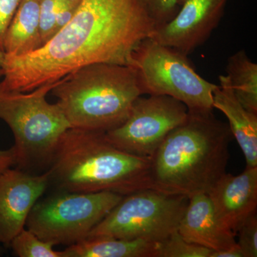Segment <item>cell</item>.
<instances>
[{"label":"cell","instance_id":"obj_4","mask_svg":"<svg viewBox=\"0 0 257 257\" xmlns=\"http://www.w3.org/2000/svg\"><path fill=\"white\" fill-rule=\"evenodd\" d=\"M72 128L106 133L122 124L142 96L128 65L95 63L66 76L51 90Z\"/></svg>","mask_w":257,"mask_h":257},{"label":"cell","instance_id":"obj_24","mask_svg":"<svg viewBox=\"0 0 257 257\" xmlns=\"http://www.w3.org/2000/svg\"><path fill=\"white\" fill-rule=\"evenodd\" d=\"M16 153L14 147L8 150H0V175L16 165Z\"/></svg>","mask_w":257,"mask_h":257},{"label":"cell","instance_id":"obj_9","mask_svg":"<svg viewBox=\"0 0 257 257\" xmlns=\"http://www.w3.org/2000/svg\"><path fill=\"white\" fill-rule=\"evenodd\" d=\"M188 116V108L165 95L139 96L126 120L105 133L108 141L126 153L151 159L162 142Z\"/></svg>","mask_w":257,"mask_h":257},{"label":"cell","instance_id":"obj_1","mask_svg":"<svg viewBox=\"0 0 257 257\" xmlns=\"http://www.w3.org/2000/svg\"><path fill=\"white\" fill-rule=\"evenodd\" d=\"M156 27L143 0H81L73 18L28 55H5L0 92H28L95 63L127 65Z\"/></svg>","mask_w":257,"mask_h":257},{"label":"cell","instance_id":"obj_5","mask_svg":"<svg viewBox=\"0 0 257 257\" xmlns=\"http://www.w3.org/2000/svg\"><path fill=\"white\" fill-rule=\"evenodd\" d=\"M58 82L28 92H0V119L14 135L19 169L48 170L62 135L72 128L59 104L46 99Z\"/></svg>","mask_w":257,"mask_h":257},{"label":"cell","instance_id":"obj_16","mask_svg":"<svg viewBox=\"0 0 257 257\" xmlns=\"http://www.w3.org/2000/svg\"><path fill=\"white\" fill-rule=\"evenodd\" d=\"M159 242L114 238L87 239L64 250L66 257H157Z\"/></svg>","mask_w":257,"mask_h":257},{"label":"cell","instance_id":"obj_18","mask_svg":"<svg viewBox=\"0 0 257 257\" xmlns=\"http://www.w3.org/2000/svg\"><path fill=\"white\" fill-rule=\"evenodd\" d=\"M54 246L30 230L24 229L13 239L9 247L19 257H66L64 251H56Z\"/></svg>","mask_w":257,"mask_h":257},{"label":"cell","instance_id":"obj_12","mask_svg":"<svg viewBox=\"0 0 257 257\" xmlns=\"http://www.w3.org/2000/svg\"><path fill=\"white\" fill-rule=\"evenodd\" d=\"M207 194L221 224L236 235L256 211L257 167H246L237 176L225 174Z\"/></svg>","mask_w":257,"mask_h":257},{"label":"cell","instance_id":"obj_25","mask_svg":"<svg viewBox=\"0 0 257 257\" xmlns=\"http://www.w3.org/2000/svg\"><path fill=\"white\" fill-rule=\"evenodd\" d=\"M209 257H243L242 251L236 243L232 247L221 251H211Z\"/></svg>","mask_w":257,"mask_h":257},{"label":"cell","instance_id":"obj_7","mask_svg":"<svg viewBox=\"0 0 257 257\" xmlns=\"http://www.w3.org/2000/svg\"><path fill=\"white\" fill-rule=\"evenodd\" d=\"M188 202L186 196L151 188L128 194L93 228L87 239L114 238L160 242L177 231Z\"/></svg>","mask_w":257,"mask_h":257},{"label":"cell","instance_id":"obj_13","mask_svg":"<svg viewBox=\"0 0 257 257\" xmlns=\"http://www.w3.org/2000/svg\"><path fill=\"white\" fill-rule=\"evenodd\" d=\"M177 231L189 242L211 251L226 250L237 243L235 241L236 234L225 227L216 216L207 194L189 198Z\"/></svg>","mask_w":257,"mask_h":257},{"label":"cell","instance_id":"obj_27","mask_svg":"<svg viewBox=\"0 0 257 257\" xmlns=\"http://www.w3.org/2000/svg\"><path fill=\"white\" fill-rule=\"evenodd\" d=\"M2 253V248H1V244H0V253Z\"/></svg>","mask_w":257,"mask_h":257},{"label":"cell","instance_id":"obj_20","mask_svg":"<svg viewBox=\"0 0 257 257\" xmlns=\"http://www.w3.org/2000/svg\"><path fill=\"white\" fill-rule=\"evenodd\" d=\"M62 1L63 0H41L40 13L41 47L55 36L56 21Z\"/></svg>","mask_w":257,"mask_h":257},{"label":"cell","instance_id":"obj_26","mask_svg":"<svg viewBox=\"0 0 257 257\" xmlns=\"http://www.w3.org/2000/svg\"><path fill=\"white\" fill-rule=\"evenodd\" d=\"M5 56L4 52L0 51V80H1L2 77H3V67L5 62Z\"/></svg>","mask_w":257,"mask_h":257},{"label":"cell","instance_id":"obj_8","mask_svg":"<svg viewBox=\"0 0 257 257\" xmlns=\"http://www.w3.org/2000/svg\"><path fill=\"white\" fill-rule=\"evenodd\" d=\"M123 197L111 192H62L37 201L26 226L54 246L76 244L87 239Z\"/></svg>","mask_w":257,"mask_h":257},{"label":"cell","instance_id":"obj_21","mask_svg":"<svg viewBox=\"0 0 257 257\" xmlns=\"http://www.w3.org/2000/svg\"><path fill=\"white\" fill-rule=\"evenodd\" d=\"M156 29L170 22L179 11L177 0H143Z\"/></svg>","mask_w":257,"mask_h":257},{"label":"cell","instance_id":"obj_14","mask_svg":"<svg viewBox=\"0 0 257 257\" xmlns=\"http://www.w3.org/2000/svg\"><path fill=\"white\" fill-rule=\"evenodd\" d=\"M220 84L213 92V108L221 111L229 121L245 159L246 167H257V114L243 107L235 96L227 75L219 76Z\"/></svg>","mask_w":257,"mask_h":257},{"label":"cell","instance_id":"obj_2","mask_svg":"<svg viewBox=\"0 0 257 257\" xmlns=\"http://www.w3.org/2000/svg\"><path fill=\"white\" fill-rule=\"evenodd\" d=\"M212 110H188L167 135L150 159L152 189L189 198L208 194L226 173L233 135Z\"/></svg>","mask_w":257,"mask_h":257},{"label":"cell","instance_id":"obj_11","mask_svg":"<svg viewBox=\"0 0 257 257\" xmlns=\"http://www.w3.org/2000/svg\"><path fill=\"white\" fill-rule=\"evenodd\" d=\"M50 184L45 171L34 175L21 169L5 171L0 175V244L9 247L25 229L30 211Z\"/></svg>","mask_w":257,"mask_h":257},{"label":"cell","instance_id":"obj_19","mask_svg":"<svg viewBox=\"0 0 257 257\" xmlns=\"http://www.w3.org/2000/svg\"><path fill=\"white\" fill-rule=\"evenodd\" d=\"M211 250L189 242L178 231L159 242L157 257H209Z\"/></svg>","mask_w":257,"mask_h":257},{"label":"cell","instance_id":"obj_15","mask_svg":"<svg viewBox=\"0 0 257 257\" xmlns=\"http://www.w3.org/2000/svg\"><path fill=\"white\" fill-rule=\"evenodd\" d=\"M40 3L41 0L22 1L5 35V55H28L41 47Z\"/></svg>","mask_w":257,"mask_h":257},{"label":"cell","instance_id":"obj_22","mask_svg":"<svg viewBox=\"0 0 257 257\" xmlns=\"http://www.w3.org/2000/svg\"><path fill=\"white\" fill-rule=\"evenodd\" d=\"M239 234L237 243L242 251L243 257L257 256V216L253 213L241 224L236 234Z\"/></svg>","mask_w":257,"mask_h":257},{"label":"cell","instance_id":"obj_23","mask_svg":"<svg viewBox=\"0 0 257 257\" xmlns=\"http://www.w3.org/2000/svg\"><path fill=\"white\" fill-rule=\"evenodd\" d=\"M23 0H0V51L4 52L5 35Z\"/></svg>","mask_w":257,"mask_h":257},{"label":"cell","instance_id":"obj_6","mask_svg":"<svg viewBox=\"0 0 257 257\" xmlns=\"http://www.w3.org/2000/svg\"><path fill=\"white\" fill-rule=\"evenodd\" d=\"M187 56L147 38L132 52L127 65L135 71L142 95L171 96L188 110L213 109L217 85L197 74Z\"/></svg>","mask_w":257,"mask_h":257},{"label":"cell","instance_id":"obj_17","mask_svg":"<svg viewBox=\"0 0 257 257\" xmlns=\"http://www.w3.org/2000/svg\"><path fill=\"white\" fill-rule=\"evenodd\" d=\"M226 71L238 100L247 110L257 114V64L241 50L229 57Z\"/></svg>","mask_w":257,"mask_h":257},{"label":"cell","instance_id":"obj_3","mask_svg":"<svg viewBox=\"0 0 257 257\" xmlns=\"http://www.w3.org/2000/svg\"><path fill=\"white\" fill-rule=\"evenodd\" d=\"M150 164V159L111 145L105 133L70 128L62 135L47 171L50 184L61 192L126 196L151 188Z\"/></svg>","mask_w":257,"mask_h":257},{"label":"cell","instance_id":"obj_10","mask_svg":"<svg viewBox=\"0 0 257 257\" xmlns=\"http://www.w3.org/2000/svg\"><path fill=\"white\" fill-rule=\"evenodd\" d=\"M228 0H177L175 18L155 30L151 38L188 55L204 43L218 26Z\"/></svg>","mask_w":257,"mask_h":257}]
</instances>
